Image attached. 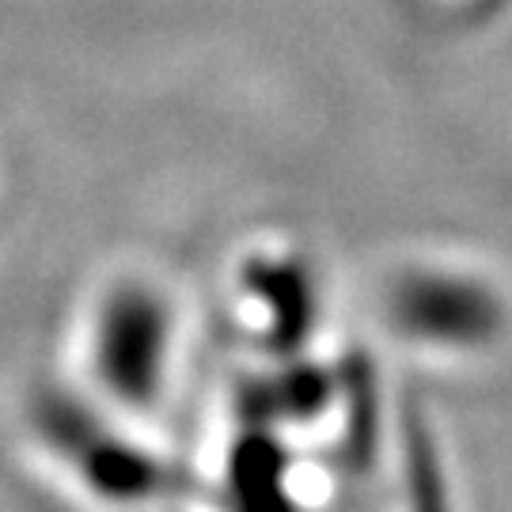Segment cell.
Here are the masks:
<instances>
[{"label": "cell", "mask_w": 512, "mask_h": 512, "mask_svg": "<svg viewBox=\"0 0 512 512\" xmlns=\"http://www.w3.org/2000/svg\"><path fill=\"white\" fill-rule=\"evenodd\" d=\"M167 346L164 311L145 293L118 296L95 330V368L107 376L118 395L145 399L160 380V357Z\"/></svg>", "instance_id": "2"}, {"label": "cell", "mask_w": 512, "mask_h": 512, "mask_svg": "<svg viewBox=\"0 0 512 512\" xmlns=\"http://www.w3.org/2000/svg\"><path fill=\"white\" fill-rule=\"evenodd\" d=\"M391 319L429 349H482L505 330V300L490 281L452 266H414L391 289Z\"/></svg>", "instance_id": "1"}, {"label": "cell", "mask_w": 512, "mask_h": 512, "mask_svg": "<svg viewBox=\"0 0 512 512\" xmlns=\"http://www.w3.org/2000/svg\"><path fill=\"white\" fill-rule=\"evenodd\" d=\"M410 512H448V490H444V475H440L433 440L425 433L410 437Z\"/></svg>", "instance_id": "3"}]
</instances>
